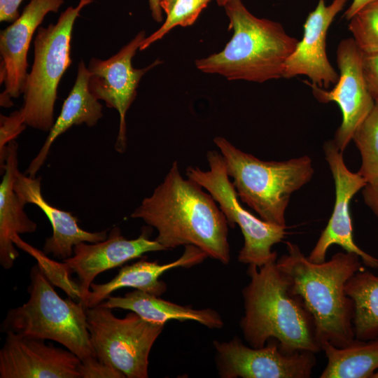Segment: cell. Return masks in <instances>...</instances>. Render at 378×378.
Instances as JSON below:
<instances>
[{"mask_svg":"<svg viewBox=\"0 0 378 378\" xmlns=\"http://www.w3.org/2000/svg\"><path fill=\"white\" fill-rule=\"evenodd\" d=\"M202 188L195 181L183 178L174 161L163 181L130 216L155 227V239L167 250L193 245L208 257L227 265L229 225L214 199Z\"/></svg>","mask_w":378,"mask_h":378,"instance_id":"cell-1","label":"cell"},{"mask_svg":"<svg viewBox=\"0 0 378 378\" xmlns=\"http://www.w3.org/2000/svg\"><path fill=\"white\" fill-rule=\"evenodd\" d=\"M247 274L250 281L242 290L244 315L239 324L248 344L260 348L275 339L285 354L320 352L314 319L301 299L291 293L276 260L260 267L248 265Z\"/></svg>","mask_w":378,"mask_h":378,"instance_id":"cell-2","label":"cell"},{"mask_svg":"<svg viewBox=\"0 0 378 378\" xmlns=\"http://www.w3.org/2000/svg\"><path fill=\"white\" fill-rule=\"evenodd\" d=\"M288 253L276 260L277 266L290 282L314 319L320 344L328 342L345 347L355 338L354 303L345 293L347 281L363 269L360 257L350 252H338L321 263L309 260L298 245L287 241Z\"/></svg>","mask_w":378,"mask_h":378,"instance_id":"cell-3","label":"cell"},{"mask_svg":"<svg viewBox=\"0 0 378 378\" xmlns=\"http://www.w3.org/2000/svg\"><path fill=\"white\" fill-rule=\"evenodd\" d=\"M224 7L233 35L222 51L197 59L196 67L228 80L263 83L283 77L299 41L281 23L253 15L241 0H231Z\"/></svg>","mask_w":378,"mask_h":378,"instance_id":"cell-4","label":"cell"},{"mask_svg":"<svg viewBox=\"0 0 378 378\" xmlns=\"http://www.w3.org/2000/svg\"><path fill=\"white\" fill-rule=\"evenodd\" d=\"M214 142L241 201L263 220L286 227L285 213L291 195L307 184L314 173L311 158L304 155L286 161H264L241 151L223 137H215Z\"/></svg>","mask_w":378,"mask_h":378,"instance_id":"cell-5","label":"cell"},{"mask_svg":"<svg viewBox=\"0 0 378 378\" xmlns=\"http://www.w3.org/2000/svg\"><path fill=\"white\" fill-rule=\"evenodd\" d=\"M29 276V300L8 310L2 323L4 332L57 342L82 362L95 358L83 304L62 298L38 264L31 268Z\"/></svg>","mask_w":378,"mask_h":378,"instance_id":"cell-6","label":"cell"},{"mask_svg":"<svg viewBox=\"0 0 378 378\" xmlns=\"http://www.w3.org/2000/svg\"><path fill=\"white\" fill-rule=\"evenodd\" d=\"M88 3L69 6L55 24L39 27L34 41V57L23 92L20 108L27 126L43 132L54 125V108L57 88L71 66V41L74 24Z\"/></svg>","mask_w":378,"mask_h":378,"instance_id":"cell-7","label":"cell"},{"mask_svg":"<svg viewBox=\"0 0 378 378\" xmlns=\"http://www.w3.org/2000/svg\"><path fill=\"white\" fill-rule=\"evenodd\" d=\"M87 326L96 358L127 378L148 377L149 354L164 325L132 312L116 317L99 304L86 309Z\"/></svg>","mask_w":378,"mask_h":378,"instance_id":"cell-8","label":"cell"},{"mask_svg":"<svg viewBox=\"0 0 378 378\" xmlns=\"http://www.w3.org/2000/svg\"><path fill=\"white\" fill-rule=\"evenodd\" d=\"M206 158L209 170L188 167L186 174L209 192L218 203L230 227L236 225L239 227L244 237V246L239 252L238 260L243 264L260 267L277 260V253L272 251V247L285 237L287 227L267 223L246 210L238 200L221 153L209 150Z\"/></svg>","mask_w":378,"mask_h":378,"instance_id":"cell-9","label":"cell"},{"mask_svg":"<svg viewBox=\"0 0 378 378\" xmlns=\"http://www.w3.org/2000/svg\"><path fill=\"white\" fill-rule=\"evenodd\" d=\"M263 347H248L238 337L214 340L216 364L222 378H309L316 365L315 353L300 351L285 354L270 339Z\"/></svg>","mask_w":378,"mask_h":378,"instance_id":"cell-10","label":"cell"},{"mask_svg":"<svg viewBox=\"0 0 378 378\" xmlns=\"http://www.w3.org/2000/svg\"><path fill=\"white\" fill-rule=\"evenodd\" d=\"M339 80L327 90L304 81L314 97L321 103L334 102L340 106L342 121L332 142L343 153L353 135L373 108L375 102L368 89L363 72V53L352 38L342 40L336 50Z\"/></svg>","mask_w":378,"mask_h":378,"instance_id":"cell-11","label":"cell"},{"mask_svg":"<svg viewBox=\"0 0 378 378\" xmlns=\"http://www.w3.org/2000/svg\"><path fill=\"white\" fill-rule=\"evenodd\" d=\"M146 38L142 30L116 54L106 59L92 57L88 69L89 88L92 94L105 102L108 108L119 113L120 124L115 144L116 151L122 153L127 148L126 113L136 96V90L142 76L154 66L161 64L159 59L142 68L135 69L132 60Z\"/></svg>","mask_w":378,"mask_h":378,"instance_id":"cell-12","label":"cell"},{"mask_svg":"<svg viewBox=\"0 0 378 378\" xmlns=\"http://www.w3.org/2000/svg\"><path fill=\"white\" fill-rule=\"evenodd\" d=\"M323 152L334 179L335 201L328 224L307 258L314 263L323 262L328 249L337 244L346 252L357 254L365 266L377 269L378 259L360 248L354 240L349 211L351 200L367 183L358 172L354 173L346 167L342 152L332 140L324 143Z\"/></svg>","mask_w":378,"mask_h":378,"instance_id":"cell-13","label":"cell"},{"mask_svg":"<svg viewBox=\"0 0 378 378\" xmlns=\"http://www.w3.org/2000/svg\"><path fill=\"white\" fill-rule=\"evenodd\" d=\"M0 350V378H80L81 360L45 340L7 331Z\"/></svg>","mask_w":378,"mask_h":378,"instance_id":"cell-14","label":"cell"},{"mask_svg":"<svg viewBox=\"0 0 378 378\" xmlns=\"http://www.w3.org/2000/svg\"><path fill=\"white\" fill-rule=\"evenodd\" d=\"M150 237V230L144 227L137 238L129 239L122 234L119 227H114L105 240L90 244L80 242L74 247L72 256L63 260V263L70 273L75 272L78 276L80 302L85 309L90 286L97 275L146 253L167 251Z\"/></svg>","mask_w":378,"mask_h":378,"instance_id":"cell-15","label":"cell"},{"mask_svg":"<svg viewBox=\"0 0 378 378\" xmlns=\"http://www.w3.org/2000/svg\"><path fill=\"white\" fill-rule=\"evenodd\" d=\"M63 4L64 0H30L20 16L1 31L0 83L5 85L0 95L1 106H12L11 98L23 94L31 38L46 15L57 13Z\"/></svg>","mask_w":378,"mask_h":378,"instance_id":"cell-16","label":"cell"},{"mask_svg":"<svg viewBox=\"0 0 378 378\" xmlns=\"http://www.w3.org/2000/svg\"><path fill=\"white\" fill-rule=\"evenodd\" d=\"M348 1L332 0L326 5L325 0H318L304 22L302 39L286 62L283 78L307 76L312 83L324 88L337 83L339 74L328 60L326 36L334 19Z\"/></svg>","mask_w":378,"mask_h":378,"instance_id":"cell-17","label":"cell"},{"mask_svg":"<svg viewBox=\"0 0 378 378\" xmlns=\"http://www.w3.org/2000/svg\"><path fill=\"white\" fill-rule=\"evenodd\" d=\"M41 177H31L17 172L13 184L15 191L27 204L37 206L49 220L52 234L46 238L43 251L55 258L64 260L74 253V247L80 242L97 243L105 240L108 230L91 232L79 227L78 218L71 212L61 210L50 204L41 192Z\"/></svg>","mask_w":378,"mask_h":378,"instance_id":"cell-18","label":"cell"},{"mask_svg":"<svg viewBox=\"0 0 378 378\" xmlns=\"http://www.w3.org/2000/svg\"><path fill=\"white\" fill-rule=\"evenodd\" d=\"M207 255L197 246H185L182 255L171 262L161 265L157 261L141 259L132 265L122 267L117 275L104 284L92 283L88 296L86 309L94 307L108 298L111 293L122 288H134L160 297L167 290V285L160 277L176 267L189 268L202 263Z\"/></svg>","mask_w":378,"mask_h":378,"instance_id":"cell-19","label":"cell"},{"mask_svg":"<svg viewBox=\"0 0 378 378\" xmlns=\"http://www.w3.org/2000/svg\"><path fill=\"white\" fill-rule=\"evenodd\" d=\"M18 148L15 140L7 145L4 164L1 169L4 174L0 184V265L5 270L10 269L19 256L12 237L34 232L37 227L24 211L26 204L13 188L19 170Z\"/></svg>","mask_w":378,"mask_h":378,"instance_id":"cell-20","label":"cell"},{"mask_svg":"<svg viewBox=\"0 0 378 378\" xmlns=\"http://www.w3.org/2000/svg\"><path fill=\"white\" fill-rule=\"evenodd\" d=\"M88 66L81 60L78 65L74 85L63 103L59 115L41 148L30 162L25 174L35 177L43 165L50 149L56 139L73 125L85 124L94 126L103 117L102 105L92 94L89 88Z\"/></svg>","mask_w":378,"mask_h":378,"instance_id":"cell-21","label":"cell"},{"mask_svg":"<svg viewBox=\"0 0 378 378\" xmlns=\"http://www.w3.org/2000/svg\"><path fill=\"white\" fill-rule=\"evenodd\" d=\"M99 305L111 309L130 310L146 321L164 326L171 320L193 321L211 329L221 328L224 326L220 314L212 309H195L136 289L124 296L111 295Z\"/></svg>","mask_w":378,"mask_h":378,"instance_id":"cell-22","label":"cell"},{"mask_svg":"<svg viewBox=\"0 0 378 378\" xmlns=\"http://www.w3.org/2000/svg\"><path fill=\"white\" fill-rule=\"evenodd\" d=\"M321 346L328 362L320 378H372L378 370V337L355 339L342 348L328 342H321Z\"/></svg>","mask_w":378,"mask_h":378,"instance_id":"cell-23","label":"cell"},{"mask_svg":"<svg viewBox=\"0 0 378 378\" xmlns=\"http://www.w3.org/2000/svg\"><path fill=\"white\" fill-rule=\"evenodd\" d=\"M345 293L354 303L355 338L378 337V275L364 268L358 271L346 283Z\"/></svg>","mask_w":378,"mask_h":378,"instance_id":"cell-24","label":"cell"},{"mask_svg":"<svg viewBox=\"0 0 378 378\" xmlns=\"http://www.w3.org/2000/svg\"><path fill=\"white\" fill-rule=\"evenodd\" d=\"M352 140L361 156L358 173L367 184L378 183V102L356 129Z\"/></svg>","mask_w":378,"mask_h":378,"instance_id":"cell-25","label":"cell"},{"mask_svg":"<svg viewBox=\"0 0 378 378\" xmlns=\"http://www.w3.org/2000/svg\"><path fill=\"white\" fill-rule=\"evenodd\" d=\"M349 22V30L361 52L378 54V0L365 6Z\"/></svg>","mask_w":378,"mask_h":378,"instance_id":"cell-26","label":"cell"},{"mask_svg":"<svg viewBox=\"0 0 378 378\" xmlns=\"http://www.w3.org/2000/svg\"><path fill=\"white\" fill-rule=\"evenodd\" d=\"M211 0H176L162 26L146 37L139 50H144L155 41L161 39L172 29L176 26L192 25L200 14Z\"/></svg>","mask_w":378,"mask_h":378,"instance_id":"cell-27","label":"cell"},{"mask_svg":"<svg viewBox=\"0 0 378 378\" xmlns=\"http://www.w3.org/2000/svg\"><path fill=\"white\" fill-rule=\"evenodd\" d=\"M22 110L15 111L8 116H0V167H3L7 145L15 140L18 136L26 128Z\"/></svg>","mask_w":378,"mask_h":378,"instance_id":"cell-28","label":"cell"},{"mask_svg":"<svg viewBox=\"0 0 378 378\" xmlns=\"http://www.w3.org/2000/svg\"><path fill=\"white\" fill-rule=\"evenodd\" d=\"M80 378H125L122 372L97 358L82 362Z\"/></svg>","mask_w":378,"mask_h":378,"instance_id":"cell-29","label":"cell"},{"mask_svg":"<svg viewBox=\"0 0 378 378\" xmlns=\"http://www.w3.org/2000/svg\"><path fill=\"white\" fill-rule=\"evenodd\" d=\"M363 72L370 94L378 102V54H363Z\"/></svg>","mask_w":378,"mask_h":378,"instance_id":"cell-30","label":"cell"},{"mask_svg":"<svg viewBox=\"0 0 378 378\" xmlns=\"http://www.w3.org/2000/svg\"><path fill=\"white\" fill-rule=\"evenodd\" d=\"M23 0H0V21L14 22L19 16L18 8Z\"/></svg>","mask_w":378,"mask_h":378,"instance_id":"cell-31","label":"cell"},{"mask_svg":"<svg viewBox=\"0 0 378 378\" xmlns=\"http://www.w3.org/2000/svg\"><path fill=\"white\" fill-rule=\"evenodd\" d=\"M364 202L378 218V183L366 184L362 189Z\"/></svg>","mask_w":378,"mask_h":378,"instance_id":"cell-32","label":"cell"},{"mask_svg":"<svg viewBox=\"0 0 378 378\" xmlns=\"http://www.w3.org/2000/svg\"><path fill=\"white\" fill-rule=\"evenodd\" d=\"M377 0H352V2L345 10L344 17L346 20H349L357 12L367 4Z\"/></svg>","mask_w":378,"mask_h":378,"instance_id":"cell-33","label":"cell"},{"mask_svg":"<svg viewBox=\"0 0 378 378\" xmlns=\"http://www.w3.org/2000/svg\"><path fill=\"white\" fill-rule=\"evenodd\" d=\"M151 15L155 21L160 22L162 20V9L160 0H148Z\"/></svg>","mask_w":378,"mask_h":378,"instance_id":"cell-34","label":"cell"},{"mask_svg":"<svg viewBox=\"0 0 378 378\" xmlns=\"http://www.w3.org/2000/svg\"><path fill=\"white\" fill-rule=\"evenodd\" d=\"M176 0H160L162 10L168 15Z\"/></svg>","mask_w":378,"mask_h":378,"instance_id":"cell-35","label":"cell"},{"mask_svg":"<svg viewBox=\"0 0 378 378\" xmlns=\"http://www.w3.org/2000/svg\"><path fill=\"white\" fill-rule=\"evenodd\" d=\"M231 0H216L218 6H225V5Z\"/></svg>","mask_w":378,"mask_h":378,"instance_id":"cell-36","label":"cell"},{"mask_svg":"<svg viewBox=\"0 0 378 378\" xmlns=\"http://www.w3.org/2000/svg\"><path fill=\"white\" fill-rule=\"evenodd\" d=\"M80 1H85L88 3V4H92L94 0H79Z\"/></svg>","mask_w":378,"mask_h":378,"instance_id":"cell-37","label":"cell"},{"mask_svg":"<svg viewBox=\"0 0 378 378\" xmlns=\"http://www.w3.org/2000/svg\"><path fill=\"white\" fill-rule=\"evenodd\" d=\"M372 378H378V370L375 372Z\"/></svg>","mask_w":378,"mask_h":378,"instance_id":"cell-38","label":"cell"}]
</instances>
